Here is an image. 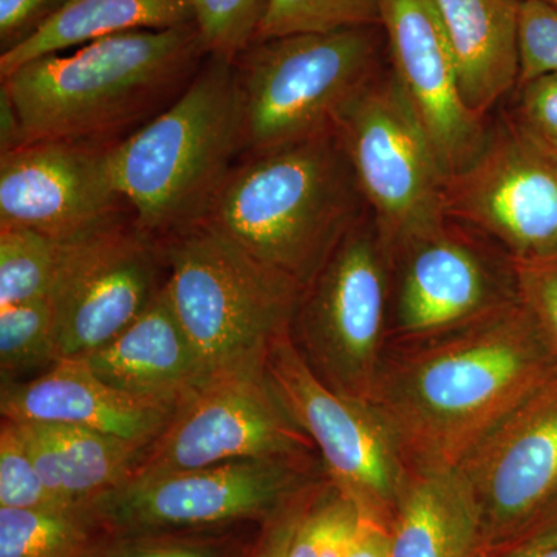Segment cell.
I'll return each mask as SVG.
<instances>
[{"label":"cell","mask_w":557,"mask_h":557,"mask_svg":"<svg viewBox=\"0 0 557 557\" xmlns=\"http://www.w3.org/2000/svg\"><path fill=\"white\" fill-rule=\"evenodd\" d=\"M109 536L87 505L0 508V557H91Z\"/></svg>","instance_id":"cb8c5ba5"},{"label":"cell","mask_w":557,"mask_h":557,"mask_svg":"<svg viewBox=\"0 0 557 557\" xmlns=\"http://www.w3.org/2000/svg\"><path fill=\"white\" fill-rule=\"evenodd\" d=\"M325 478L296 494L270 519L260 523L259 536L242 557H288L289 544L314 491Z\"/></svg>","instance_id":"d590c367"},{"label":"cell","mask_w":557,"mask_h":557,"mask_svg":"<svg viewBox=\"0 0 557 557\" xmlns=\"http://www.w3.org/2000/svg\"><path fill=\"white\" fill-rule=\"evenodd\" d=\"M368 520L362 509L325 478L296 527L288 557H344Z\"/></svg>","instance_id":"484cf974"},{"label":"cell","mask_w":557,"mask_h":557,"mask_svg":"<svg viewBox=\"0 0 557 557\" xmlns=\"http://www.w3.org/2000/svg\"><path fill=\"white\" fill-rule=\"evenodd\" d=\"M368 211L332 129L244 157L201 223L304 292Z\"/></svg>","instance_id":"3957f363"},{"label":"cell","mask_w":557,"mask_h":557,"mask_svg":"<svg viewBox=\"0 0 557 557\" xmlns=\"http://www.w3.org/2000/svg\"><path fill=\"white\" fill-rule=\"evenodd\" d=\"M480 557H557V547L504 545V547L483 549Z\"/></svg>","instance_id":"ab89813d"},{"label":"cell","mask_w":557,"mask_h":557,"mask_svg":"<svg viewBox=\"0 0 557 557\" xmlns=\"http://www.w3.org/2000/svg\"><path fill=\"white\" fill-rule=\"evenodd\" d=\"M388 67L426 132L446 177L485 146L491 120L468 109L435 0H380Z\"/></svg>","instance_id":"e0dca14e"},{"label":"cell","mask_w":557,"mask_h":557,"mask_svg":"<svg viewBox=\"0 0 557 557\" xmlns=\"http://www.w3.org/2000/svg\"><path fill=\"white\" fill-rule=\"evenodd\" d=\"M511 119L542 146L557 153V73L522 84L512 94Z\"/></svg>","instance_id":"836d02e7"},{"label":"cell","mask_w":557,"mask_h":557,"mask_svg":"<svg viewBox=\"0 0 557 557\" xmlns=\"http://www.w3.org/2000/svg\"><path fill=\"white\" fill-rule=\"evenodd\" d=\"M545 2L552 3V5L557 9V0H545Z\"/></svg>","instance_id":"60d3db41"},{"label":"cell","mask_w":557,"mask_h":557,"mask_svg":"<svg viewBox=\"0 0 557 557\" xmlns=\"http://www.w3.org/2000/svg\"><path fill=\"white\" fill-rule=\"evenodd\" d=\"M225 530L110 534L91 557H234Z\"/></svg>","instance_id":"f546056e"},{"label":"cell","mask_w":557,"mask_h":557,"mask_svg":"<svg viewBox=\"0 0 557 557\" xmlns=\"http://www.w3.org/2000/svg\"><path fill=\"white\" fill-rule=\"evenodd\" d=\"M24 129L9 90L0 86V153L24 146Z\"/></svg>","instance_id":"74e56055"},{"label":"cell","mask_w":557,"mask_h":557,"mask_svg":"<svg viewBox=\"0 0 557 557\" xmlns=\"http://www.w3.org/2000/svg\"><path fill=\"white\" fill-rule=\"evenodd\" d=\"M515 267L520 304L557 359V258Z\"/></svg>","instance_id":"d6a6232c"},{"label":"cell","mask_w":557,"mask_h":557,"mask_svg":"<svg viewBox=\"0 0 557 557\" xmlns=\"http://www.w3.org/2000/svg\"><path fill=\"white\" fill-rule=\"evenodd\" d=\"M448 35L461 95L483 120L518 89L522 0H435Z\"/></svg>","instance_id":"ffe728a7"},{"label":"cell","mask_w":557,"mask_h":557,"mask_svg":"<svg viewBox=\"0 0 557 557\" xmlns=\"http://www.w3.org/2000/svg\"><path fill=\"white\" fill-rule=\"evenodd\" d=\"M482 516L485 549L511 544L557 494V373L456 468Z\"/></svg>","instance_id":"9a60e30c"},{"label":"cell","mask_w":557,"mask_h":557,"mask_svg":"<svg viewBox=\"0 0 557 557\" xmlns=\"http://www.w3.org/2000/svg\"><path fill=\"white\" fill-rule=\"evenodd\" d=\"M265 364L285 408L317 448L329 482L366 518L388 528L410 471L373 406L325 386L293 343L292 330L271 343Z\"/></svg>","instance_id":"8fae6325"},{"label":"cell","mask_w":557,"mask_h":557,"mask_svg":"<svg viewBox=\"0 0 557 557\" xmlns=\"http://www.w3.org/2000/svg\"><path fill=\"white\" fill-rule=\"evenodd\" d=\"M380 24V0H271L256 40Z\"/></svg>","instance_id":"83f0119b"},{"label":"cell","mask_w":557,"mask_h":557,"mask_svg":"<svg viewBox=\"0 0 557 557\" xmlns=\"http://www.w3.org/2000/svg\"><path fill=\"white\" fill-rule=\"evenodd\" d=\"M70 507L54 496L40 478L16 424L0 426V508L49 509Z\"/></svg>","instance_id":"4dcf8cb0"},{"label":"cell","mask_w":557,"mask_h":557,"mask_svg":"<svg viewBox=\"0 0 557 557\" xmlns=\"http://www.w3.org/2000/svg\"><path fill=\"white\" fill-rule=\"evenodd\" d=\"M196 24L116 33L36 58L0 79L24 145L115 146L170 108L207 60Z\"/></svg>","instance_id":"7a4b0ae2"},{"label":"cell","mask_w":557,"mask_h":557,"mask_svg":"<svg viewBox=\"0 0 557 557\" xmlns=\"http://www.w3.org/2000/svg\"><path fill=\"white\" fill-rule=\"evenodd\" d=\"M168 296L207 379L269 354L302 289L207 223L159 240Z\"/></svg>","instance_id":"8992f818"},{"label":"cell","mask_w":557,"mask_h":557,"mask_svg":"<svg viewBox=\"0 0 557 557\" xmlns=\"http://www.w3.org/2000/svg\"><path fill=\"white\" fill-rule=\"evenodd\" d=\"M159 240L123 219L64 242L51 287L58 359L84 358L129 327L163 288Z\"/></svg>","instance_id":"5bb4252c"},{"label":"cell","mask_w":557,"mask_h":557,"mask_svg":"<svg viewBox=\"0 0 557 557\" xmlns=\"http://www.w3.org/2000/svg\"><path fill=\"white\" fill-rule=\"evenodd\" d=\"M508 545L557 547V494L549 502L547 508L530 523V527L515 542Z\"/></svg>","instance_id":"8d00e7d4"},{"label":"cell","mask_w":557,"mask_h":557,"mask_svg":"<svg viewBox=\"0 0 557 557\" xmlns=\"http://www.w3.org/2000/svg\"><path fill=\"white\" fill-rule=\"evenodd\" d=\"M242 159L234 61L207 57L170 108L110 149L139 231L156 240L199 225Z\"/></svg>","instance_id":"277c9868"},{"label":"cell","mask_w":557,"mask_h":557,"mask_svg":"<svg viewBox=\"0 0 557 557\" xmlns=\"http://www.w3.org/2000/svg\"><path fill=\"white\" fill-rule=\"evenodd\" d=\"M110 149L38 141L0 153V225L70 242L120 220L127 203L113 178Z\"/></svg>","instance_id":"2e32d148"},{"label":"cell","mask_w":557,"mask_h":557,"mask_svg":"<svg viewBox=\"0 0 557 557\" xmlns=\"http://www.w3.org/2000/svg\"><path fill=\"white\" fill-rule=\"evenodd\" d=\"M69 0H0V54L42 30Z\"/></svg>","instance_id":"e575fe53"},{"label":"cell","mask_w":557,"mask_h":557,"mask_svg":"<svg viewBox=\"0 0 557 557\" xmlns=\"http://www.w3.org/2000/svg\"><path fill=\"white\" fill-rule=\"evenodd\" d=\"M58 359L54 313L50 296L0 309V370L2 381Z\"/></svg>","instance_id":"4316f807"},{"label":"cell","mask_w":557,"mask_h":557,"mask_svg":"<svg viewBox=\"0 0 557 557\" xmlns=\"http://www.w3.org/2000/svg\"><path fill=\"white\" fill-rule=\"evenodd\" d=\"M185 401L110 386L81 358L61 359L27 383L2 381V420L65 424L149 446Z\"/></svg>","instance_id":"ac0fdd59"},{"label":"cell","mask_w":557,"mask_h":557,"mask_svg":"<svg viewBox=\"0 0 557 557\" xmlns=\"http://www.w3.org/2000/svg\"><path fill=\"white\" fill-rule=\"evenodd\" d=\"M335 129L392 252L448 222V177L388 64L341 112Z\"/></svg>","instance_id":"ba28073f"},{"label":"cell","mask_w":557,"mask_h":557,"mask_svg":"<svg viewBox=\"0 0 557 557\" xmlns=\"http://www.w3.org/2000/svg\"><path fill=\"white\" fill-rule=\"evenodd\" d=\"M445 208L515 263L556 259L557 153L502 113L482 152L446 182Z\"/></svg>","instance_id":"7c38bea8"},{"label":"cell","mask_w":557,"mask_h":557,"mask_svg":"<svg viewBox=\"0 0 557 557\" xmlns=\"http://www.w3.org/2000/svg\"><path fill=\"white\" fill-rule=\"evenodd\" d=\"M387 64L381 24L256 40L234 60L242 159L335 129Z\"/></svg>","instance_id":"5b68a950"},{"label":"cell","mask_w":557,"mask_h":557,"mask_svg":"<svg viewBox=\"0 0 557 557\" xmlns=\"http://www.w3.org/2000/svg\"><path fill=\"white\" fill-rule=\"evenodd\" d=\"M392 256L388 344L432 338L519 302L515 262L456 220Z\"/></svg>","instance_id":"4fadbf2b"},{"label":"cell","mask_w":557,"mask_h":557,"mask_svg":"<svg viewBox=\"0 0 557 557\" xmlns=\"http://www.w3.org/2000/svg\"><path fill=\"white\" fill-rule=\"evenodd\" d=\"M190 0H69L32 39L0 54V79L36 58L73 50L104 36L193 24Z\"/></svg>","instance_id":"603a6c76"},{"label":"cell","mask_w":557,"mask_h":557,"mask_svg":"<svg viewBox=\"0 0 557 557\" xmlns=\"http://www.w3.org/2000/svg\"><path fill=\"white\" fill-rule=\"evenodd\" d=\"M556 373L555 355L519 300L465 327L388 344L370 405L409 471L456 469Z\"/></svg>","instance_id":"6da1fadb"},{"label":"cell","mask_w":557,"mask_h":557,"mask_svg":"<svg viewBox=\"0 0 557 557\" xmlns=\"http://www.w3.org/2000/svg\"><path fill=\"white\" fill-rule=\"evenodd\" d=\"M322 478L321 463L247 458L129 480L87 507L110 534L225 530L260 525Z\"/></svg>","instance_id":"30bf717a"},{"label":"cell","mask_w":557,"mask_h":557,"mask_svg":"<svg viewBox=\"0 0 557 557\" xmlns=\"http://www.w3.org/2000/svg\"><path fill=\"white\" fill-rule=\"evenodd\" d=\"M81 359L110 386L143 397L186 401L207 381L164 285L129 327Z\"/></svg>","instance_id":"d6986e66"},{"label":"cell","mask_w":557,"mask_h":557,"mask_svg":"<svg viewBox=\"0 0 557 557\" xmlns=\"http://www.w3.org/2000/svg\"><path fill=\"white\" fill-rule=\"evenodd\" d=\"M394 256L366 212L300 295L299 354L325 386L370 403L388 347Z\"/></svg>","instance_id":"52a82bcc"},{"label":"cell","mask_w":557,"mask_h":557,"mask_svg":"<svg viewBox=\"0 0 557 557\" xmlns=\"http://www.w3.org/2000/svg\"><path fill=\"white\" fill-rule=\"evenodd\" d=\"M388 557H480L482 516L456 469L410 471L388 523Z\"/></svg>","instance_id":"44dd1931"},{"label":"cell","mask_w":557,"mask_h":557,"mask_svg":"<svg viewBox=\"0 0 557 557\" xmlns=\"http://www.w3.org/2000/svg\"><path fill=\"white\" fill-rule=\"evenodd\" d=\"M344 557H388L387 528L368 520Z\"/></svg>","instance_id":"f35d334b"},{"label":"cell","mask_w":557,"mask_h":557,"mask_svg":"<svg viewBox=\"0 0 557 557\" xmlns=\"http://www.w3.org/2000/svg\"><path fill=\"white\" fill-rule=\"evenodd\" d=\"M519 86L557 73V9L545 0H522L519 11Z\"/></svg>","instance_id":"1f68e13d"},{"label":"cell","mask_w":557,"mask_h":557,"mask_svg":"<svg viewBox=\"0 0 557 557\" xmlns=\"http://www.w3.org/2000/svg\"><path fill=\"white\" fill-rule=\"evenodd\" d=\"M271 0H190L208 57L234 61L258 38Z\"/></svg>","instance_id":"f1b7e54d"},{"label":"cell","mask_w":557,"mask_h":557,"mask_svg":"<svg viewBox=\"0 0 557 557\" xmlns=\"http://www.w3.org/2000/svg\"><path fill=\"white\" fill-rule=\"evenodd\" d=\"M64 242L22 225H0V309L46 298Z\"/></svg>","instance_id":"d4e9b609"},{"label":"cell","mask_w":557,"mask_h":557,"mask_svg":"<svg viewBox=\"0 0 557 557\" xmlns=\"http://www.w3.org/2000/svg\"><path fill=\"white\" fill-rule=\"evenodd\" d=\"M265 359L209 376L145 449L131 480L247 458L321 463L271 383Z\"/></svg>","instance_id":"9c48e42d"},{"label":"cell","mask_w":557,"mask_h":557,"mask_svg":"<svg viewBox=\"0 0 557 557\" xmlns=\"http://www.w3.org/2000/svg\"><path fill=\"white\" fill-rule=\"evenodd\" d=\"M47 487L70 507L129 482L148 446L65 424L16 423Z\"/></svg>","instance_id":"7402d4cb"}]
</instances>
